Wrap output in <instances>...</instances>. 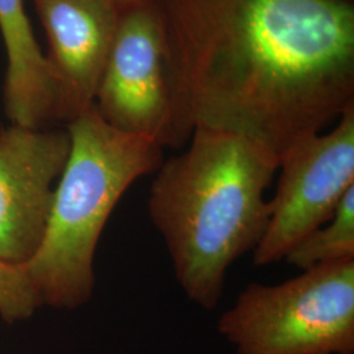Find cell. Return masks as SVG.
<instances>
[{"instance_id": "ba28073f", "label": "cell", "mask_w": 354, "mask_h": 354, "mask_svg": "<svg viewBox=\"0 0 354 354\" xmlns=\"http://www.w3.org/2000/svg\"><path fill=\"white\" fill-rule=\"evenodd\" d=\"M45 29L57 124L93 106L122 11L100 0H33Z\"/></svg>"}, {"instance_id": "7c38bea8", "label": "cell", "mask_w": 354, "mask_h": 354, "mask_svg": "<svg viewBox=\"0 0 354 354\" xmlns=\"http://www.w3.org/2000/svg\"><path fill=\"white\" fill-rule=\"evenodd\" d=\"M100 1H104L106 4H111V6H113L115 8H118L120 11L125 12L129 8L140 4L142 0H100Z\"/></svg>"}, {"instance_id": "9c48e42d", "label": "cell", "mask_w": 354, "mask_h": 354, "mask_svg": "<svg viewBox=\"0 0 354 354\" xmlns=\"http://www.w3.org/2000/svg\"><path fill=\"white\" fill-rule=\"evenodd\" d=\"M0 33L7 51L3 102L12 125L50 129L57 102L46 55L26 12V0H0Z\"/></svg>"}, {"instance_id": "6da1fadb", "label": "cell", "mask_w": 354, "mask_h": 354, "mask_svg": "<svg viewBox=\"0 0 354 354\" xmlns=\"http://www.w3.org/2000/svg\"><path fill=\"white\" fill-rule=\"evenodd\" d=\"M167 39L174 147L209 127L279 158L354 105L348 0H155Z\"/></svg>"}, {"instance_id": "5b68a950", "label": "cell", "mask_w": 354, "mask_h": 354, "mask_svg": "<svg viewBox=\"0 0 354 354\" xmlns=\"http://www.w3.org/2000/svg\"><path fill=\"white\" fill-rule=\"evenodd\" d=\"M277 171L266 230L252 251L256 266L283 261L299 241L328 222L354 188V105L329 133L294 143L279 158Z\"/></svg>"}, {"instance_id": "7a4b0ae2", "label": "cell", "mask_w": 354, "mask_h": 354, "mask_svg": "<svg viewBox=\"0 0 354 354\" xmlns=\"http://www.w3.org/2000/svg\"><path fill=\"white\" fill-rule=\"evenodd\" d=\"M277 169L279 158L257 142L196 127L189 147L155 171L149 215L192 302L215 308L230 266L261 239Z\"/></svg>"}, {"instance_id": "30bf717a", "label": "cell", "mask_w": 354, "mask_h": 354, "mask_svg": "<svg viewBox=\"0 0 354 354\" xmlns=\"http://www.w3.org/2000/svg\"><path fill=\"white\" fill-rule=\"evenodd\" d=\"M351 259H354V188L344 196L328 222L299 241L283 261L306 270Z\"/></svg>"}, {"instance_id": "3957f363", "label": "cell", "mask_w": 354, "mask_h": 354, "mask_svg": "<svg viewBox=\"0 0 354 354\" xmlns=\"http://www.w3.org/2000/svg\"><path fill=\"white\" fill-rule=\"evenodd\" d=\"M66 130L70 152L45 235L24 264L41 304L55 308L88 302L95 288V253L115 205L163 162L159 143L114 129L93 106Z\"/></svg>"}, {"instance_id": "277c9868", "label": "cell", "mask_w": 354, "mask_h": 354, "mask_svg": "<svg viewBox=\"0 0 354 354\" xmlns=\"http://www.w3.org/2000/svg\"><path fill=\"white\" fill-rule=\"evenodd\" d=\"M218 330L238 354H354V259L250 283Z\"/></svg>"}, {"instance_id": "8fae6325", "label": "cell", "mask_w": 354, "mask_h": 354, "mask_svg": "<svg viewBox=\"0 0 354 354\" xmlns=\"http://www.w3.org/2000/svg\"><path fill=\"white\" fill-rule=\"evenodd\" d=\"M41 306L26 266L0 259V317L8 323L26 320Z\"/></svg>"}, {"instance_id": "8992f818", "label": "cell", "mask_w": 354, "mask_h": 354, "mask_svg": "<svg viewBox=\"0 0 354 354\" xmlns=\"http://www.w3.org/2000/svg\"><path fill=\"white\" fill-rule=\"evenodd\" d=\"M93 109L117 130L174 147L167 39L155 0L121 15Z\"/></svg>"}, {"instance_id": "52a82bcc", "label": "cell", "mask_w": 354, "mask_h": 354, "mask_svg": "<svg viewBox=\"0 0 354 354\" xmlns=\"http://www.w3.org/2000/svg\"><path fill=\"white\" fill-rule=\"evenodd\" d=\"M70 152L62 129L0 130V259L26 264L38 251Z\"/></svg>"}]
</instances>
